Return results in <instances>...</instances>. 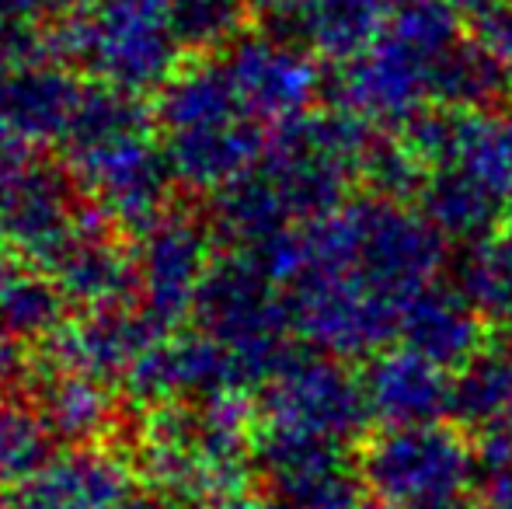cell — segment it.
I'll return each instance as SVG.
<instances>
[{
    "label": "cell",
    "instance_id": "6da1fadb",
    "mask_svg": "<svg viewBox=\"0 0 512 509\" xmlns=\"http://www.w3.org/2000/svg\"><path fill=\"white\" fill-rule=\"evenodd\" d=\"M366 499L394 509H478L481 454L460 422L373 426L356 443Z\"/></svg>",
    "mask_w": 512,
    "mask_h": 509
},
{
    "label": "cell",
    "instance_id": "7a4b0ae2",
    "mask_svg": "<svg viewBox=\"0 0 512 509\" xmlns=\"http://www.w3.org/2000/svg\"><path fill=\"white\" fill-rule=\"evenodd\" d=\"M56 60L81 67L105 88L147 95L182 67L171 0H84L49 32Z\"/></svg>",
    "mask_w": 512,
    "mask_h": 509
},
{
    "label": "cell",
    "instance_id": "3957f363",
    "mask_svg": "<svg viewBox=\"0 0 512 509\" xmlns=\"http://www.w3.org/2000/svg\"><path fill=\"white\" fill-rule=\"evenodd\" d=\"M199 328L237 356L248 384H265L293 353V318L283 286L255 269L248 255L216 258L196 300Z\"/></svg>",
    "mask_w": 512,
    "mask_h": 509
},
{
    "label": "cell",
    "instance_id": "277c9868",
    "mask_svg": "<svg viewBox=\"0 0 512 509\" xmlns=\"http://www.w3.org/2000/svg\"><path fill=\"white\" fill-rule=\"evenodd\" d=\"M258 422L290 433L321 436L356 447L373 429L363 374L349 360H335L300 346L258 394Z\"/></svg>",
    "mask_w": 512,
    "mask_h": 509
},
{
    "label": "cell",
    "instance_id": "5b68a950",
    "mask_svg": "<svg viewBox=\"0 0 512 509\" xmlns=\"http://www.w3.org/2000/svg\"><path fill=\"white\" fill-rule=\"evenodd\" d=\"M67 157L77 189L115 231L147 234L168 213L164 199L175 175L164 157V143H154L150 129L67 150Z\"/></svg>",
    "mask_w": 512,
    "mask_h": 509
},
{
    "label": "cell",
    "instance_id": "8992f818",
    "mask_svg": "<svg viewBox=\"0 0 512 509\" xmlns=\"http://www.w3.org/2000/svg\"><path fill=\"white\" fill-rule=\"evenodd\" d=\"M98 224L105 220L88 199H81L74 175L49 164H28L25 175L0 199V245L46 272L84 231Z\"/></svg>",
    "mask_w": 512,
    "mask_h": 509
},
{
    "label": "cell",
    "instance_id": "52a82bcc",
    "mask_svg": "<svg viewBox=\"0 0 512 509\" xmlns=\"http://www.w3.org/2000/svg\"><path fill=\"white\" fill-rule=\"evenodd\" d=\"M255 471L290 509H359L366 503L356 447L290 429L258 426Z\"/></svg>",
    "mask_w": 512,
    "mask_h": 509
},
{
    "label": "cell",
    "instance_id": "ba28073f",
    "mask_svg": "<svg viewBox=\"0 0 512 509\" xmlns=\"http://www.w3.org/2000/svg\"><path fill=\"white\" fill-rule=\"evenodd\" d=\"M213 227L192 220L189 213H164L136 245V279L140 297L136 307L168 339L189 314L213 269Z\"/></svg>",
    "mask_w": 512,
    "mask_h": 509
},
{
    "label": "cell",
    "instance_id": "9c48e42d",
    "mask_svg": "<svg viewBox=\"0 0 512 509\" xmlns=\"http://www.w3.org/2000/svg\"><path fill=\"white\" fill-rule=\"evenodd\" d=\"M223 67H227L248 116L262 126H286L307 116L317 88H321L317 63L304 49L286 39H269V35L234 39L223 53Z\"/></svg>",
    "mask_w": 512,
    "mask_h": 509
},
{
    "label": "cell",
    "instance_id": "30bf717a",
    "mask_svg": "<svg viewBox=\"0 0 512 509\" xmlns=\"http://www.w3.org/2000/svg\"><path fill=\"white\" fill-rule=\"evenodd\" d=\"M126 387L147 405H171V398L209 401L248 387V374L223 342L209 332L161 339L126 377Z\"/></svg>",
    "mask_w": 512,
    "mask_h": 509
},
{
    "label": "cell",
    "instance_id": "8fae6325",
    "mask_svg": "<svg viewBox=\"0 0 512 509\" xmlns=\"http://www.w3.org/2000/svg\"><path fill=\"white\" fill-rule=\"evenodd\" d=\"M164 335L147 321L140 307H95L84 318L67 321L53 335L56 367L84 374L91 381H126L133 367L161 342Z\"/></svg>",
    "mask_w": 512,
    "mask_h": 509
},
{
    "label": "cell",
    "instance_id": "7c38bea8",
    "mask_svg": "<svg viewBox=\"0 0 512 509\" xmlns=\"http://www.w3.org/2000/svg\"><path fill=\"white\" fill-rule=\"evenodd\" d=\"M84 84L56 56L0 70V123L21 143H67L84 102Z\"/></svg>",
    "mask_w": 512,
    "mask_h": 509
},
{
    "label": "cell",
    "instance_id": "4fadbf2b",
    "mask_svg": "<svg viewBox=\"0 0 512 509\" xmlns=\"http://www.w3.org/2000/svg\"><path fill=\"white\" fill-rule=\"evenodd\" d=\"M363 374L373 426H415L450 419L453 374L408 346H391L370 356Z\"/></svg>",
    "mask_w": 512,
    "mask_h": 509
},
{
    "label": "cell",
    "instance_id": "5bb4252c",
    "mask_svg": "<svg viewBox=\"0 0 512 509\" xmlns=\"http://www.w3.org/2000/svg\"><path fill=\"white\" fill-rule=\"evenodd\" d=\"M129 496V468L95 447L60 450L4 499L11 509H119Z\"/></svg>",
    "mask_w": 512,
    "mask_h": 509
},
{
    "label": "cell",
    "instance_id": "9a60e30c",
    "mask_svg": "<svg viewBox=\"0 0 512 509\" xmlns=\"http://www.w3.org/2000/svg\"><path fill=\"white\" fill-rule=\"evenodd\" d=\"M492 335L485 318L453 290L450 279H436L401 307L398 342L450 374L464 367Z\"/></svg>",
    "mask_w": 512,
    "mask_h": 509
},
{
    "label": "cell",
    "instance_id": "2e32d148",
    "mask_svg": "<svg viewBox=\"0 0 512 509\" xmlns=\"http://www.w3.org/2000/svg\"><path fill=\"white\" fill-rule=\"evenodd\" d=\"M265 150H269V136L255 119L164 133V157L171 175L196 192H220L223 185L255 168Z\"/></svg>",
    "mask_w": 512,
    "mask_h": 509
},
{
    "label": "cell",
    "instance_id": "e0dca14e",
    "mask_svg": "<svg viewBox=\"0 0 512 509\" xmlns=\"http://www.w3.org/2000/svg\"><path fill=\"white\" fill-rule=\"evenodd\" d=\"M49 276L56 279V286L70 304H81L88 311L119 307L140 297L136 255L108 238V224L84 231L67 252L56 258Z\"/></svg>",
    "mask_w": 512,
    "mask_h": 509
},
{
    "label": "cell",
    "instance_id": "ac0fdd59",
    "mask_svg": "<svg viewBox=\"0 0 512 509\" xmlns=\"http://www.w3.org/2000/svg\"><path fill=\"white\" fill-rule=\"evenodd\" d=\"M450 419L474 433V440L512 429V335H492L464 367L453 370Z\"/></svg>",
    "mask_w": 512,
    "mask_h": 509
},
{
    "label": "cell",
    "instance_id": "d6986e66",
    "mask_svg": "<svg viewBox=\"0 0 512 509\" xmlns=\"http://www.w3.org/2000/svg\"><path fill=\"white\" fill-rule=\"evenodd\" d=\"M415 210L457 245H474L481 238H492L506 227L509 199L485 189L471 175L457 168H439L429 175L425 189L418 192Z\"/></svg>",
    "mask_w": 512,
    "mask_h": 509
},
{
    "label": "cell",
    "instance_id": "ffe728a7",
    "mask_svg": "<svg viewBox=\"0 0 512 509\" xmlns=\"http://www.w3.org/2000/svg\"><path fill=\"white\" fill-rule=\"evenodd\" d=\"M63 290L46 269L21 262L0 245V332L14 342L53 339L67 325Z\"/></svg>",
    "mask_w": 512,
    "mask_h": 509
},
{
    "label": "cell",
    "instance_id": "44dd1931",
    "mask_svg": "<svg viewBox=\"0 0 512 509\" xmlns=\"http://www.w3.org/2000/svg\"><path fill=\"white\" fill-rule=\"evenodd\" d=\"M32 401L35 415L42 419L46 433L63 443H84L95 440L108 426L112 415V401L102 381H91L84 374H70V370L42 367L32 381Z\"/></svg>",
    "mask_w": 512,
    "mask_h": 509
},
{
    "label": "cell",
    "instance_id": "7402d4cb",
    "mask_svg": "<svg viewBox=\"0 0 512 509\" xmlns=\"http://www.w3.org/2000/svg\"><path fill=\"white\" fill-rule=\"evenodd\" d=\"M450 283L492 332L512 335V227L460 245L450 258Z\"/></svg>",
    "mask_w": 512,
    "mask_h": 509
},
{
    "label": "cell",
    "instance_id": "603a6c76",
    "mask_svg": "<svg viewBox=\"0 0 512 509\" xmlns=\"http://www.w3.org/2000/svg\"><path fill=\"white\" fill-rule=\"evenodd\" d=\"M446 168L512 199V116L488 109H453Z\"/></svg>",
    "mask_w": 512,
    "mask_h": 509
},
{
    "label": "cell",
    "instance_id": "cb8c5ba5",
    "mask_svg": "<svg viewBox=\"0 0 512 509\" xmlns=\"http://www.w3.org/2000/svg\"><path fill=\"white\" fill-rule=\"evenodd\" d=\"M49 443L53 436L46 433L35 408L0 398V485H21L35 475L53 457Z\"/></svg>",
    "mask_w": 512,
    "mask_h": 509
},
{
    "label": "cell",
    "instance_id": "d4e9b609",
    "mask_svg": "<svg viewBox=\"0 0 512 509\" xmlns=\"http://www.w3.org/2000/svg\"><path fill=\"white\" fill-rule=\"evenodd\" d=\"M244 11V0H171V25L182 49L206 53L237 39Z\"/></svg>",
    "mask_w": 512,
    "mask_h": 509
},
{
    "label": "cell",
    "instance_id": "484cf974",
    "mask_svg": "<svg viewBox=\"0 0 512 509\" xmlns=\"http://www.w3.org/2000/svg\"><path fill=\"white\" fill-rule=\"evenodd\" d=\"M39 18L32 0H0V70L53 53V39L39 32Z\"/></svg>",
    "mask_w": 512,
    "mask_h": 509
},
{
    "label": "cell",
    "instance_id": "4316f807",
    "mask_svg": "<svg viewBox=\"0 0 512 509\" xmlns=\"http://www.w3.org/2000/svg\"><path fill=\"white\" fill-rule=\"evenodd\" d=\"M324 0H244V7L262 14L269 25L286 28V32L300 35V28L310 21V14L321 7Z\"/></svg>",
    "mask_w": 512,
    "mask_h": 509
},
{
    "label": "cell",
    "instance_id": "83f0119b",
    "mask_svg": "<svg viewBox=\"0 0 512 509\" xmlns=\"http://www.w3.org/2000/svg\"><path fill=\"white\" fill-rule=\"evenodd\" d=\"M474 39H478L481 46L495 56V60L509 67V63H512V0H509V4H502V7H495V11L481 14Z\"/></svg>",
    "mask_w": 512,
    "mask_h": 509
},
{
    "label": "cell",
    "instance_id": "f1b7e54d",
    "mask_svg": "<svg viewBox=\"0 0 512 509\" xmlns=\"http://www.w3.org/2000/svg\"><path fill=\"white\" fill-rule=\"evenodd\" d=\"M28 168V143H21L4 123H0V199Z\"/></svg>",
    "mask_w": 512,
    "mask_h": 509
},
{
    "label": "cell",
    "instance_id": "f546056e",
    "mask_svg": "<svg viewBox=\"0 0 512 509\" xmlns=\"http://www.w3.org/2000/svg\"><path fill=\"white\" fill-rule=\"evenodd\" d=\"M21 370V353H18V342L7 339L4 332H0V391H4L7 384L18 377Z\"/></svg>",
    "mask_w": 512,
    "mask_h": 509
},
{
    "label": "cell",
    "instance_id": "4dcf8cb0",
    "mask_svg": "<svg viewBox=\"0 0 512 509\" xmlns=\"http://www.w3.org/2000/svg\"><path fill=\"white\" fill-rule=\"evenodd\" d=\"M119 509H189V506H182L178 499H171V496H161V492H140V496L122 499Z\"/></svg>",
    "mask_w": 512,
    "mask_h": 509
},
{
    "label": "cell",
    "instance_id": "1f68e13d",
    "mask_svg": "<svg viewBox=\"0 0 512 509\" xmlns=\"http://www.w3.org/2000/svg\"><path fill=\"white\" fill-rule=\"evenodd\" d=\"M457 11H471L474 18H481V14H488V11H495V7H502V4H509V0H450Z\"/></svg>",
    "mask_w": 512,
    "mask_h": 509
},
{
    "label": "cell",
    "instance_id": "d6a6232c",
    "mask_svg": "<svg viewBox=\"0 0 512 509\" xmlns=\"http://www.w3.org/2000/svg\"><path fill=\"white\" fill-rule=\"evenodd\" d=\"M359 509H394V506H384V503H373V499H366V503L359 506Z\"/></svg>",
    "mask_w": 512,
    "mask_h": 509
},
{
    "label": "cell",
    "instance_id": "836d02e7",
    "mask_svg": "<svg viewBox=\"0 0 512 509\" xmlns=\"http://www.w3.org/2000/svg\"><path fill=\"white\" fill-rule=\"evenodd\" d=\"M0 509H11V506H7V503H0Z\"/></svg>",
    "mask_w": 512,
    "mask_h": 509
}]
</instances>
